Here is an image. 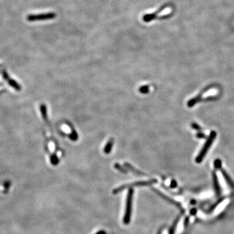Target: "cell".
I'll use <instances>...</instances> for the list:
<instances>
[{
    "mask_svg": "<svg viewBox=\"0 0 234 234\" xmlns=\"http://www.w3.org/2000/svg\"><path fill=\"white\" fill-rule=\"evenodd\" d=\"M55 17L54 13H46V14L39 15H29L27 17V20L29 22H35L37 20H44L51 19Z\"/></svg>",
    "mask_w": 234,
    "mask_h": 234,
    "instance_id": "6da1fadb",
    "label": "cell"
},
{
    "mask_svg": "<svg viewBox=\"0 0 234 234\" xmlns=\"http://www.w3.org/2000/svg\"><path fill=\"white\" fill-rule=\"evenodd\" d=\"M132 194L133 191L130 190L129 191L128 197L127 199L126 204V215L124 217V223L128 224L129 221V217L131 216V210H132Z\"/></svg>",
    "mask_w": 234,
    "mask_h": 234,
    "instance_id": "7a4b0ae2",
    "label": "cell"
},
{
    "mask_svg": "<svg viewBox=\"0 0 234 234\" xmlns=\"http://www.w3.org/2000/svg\"><path fill=\"white\" fill-rule=\"evenodd\" d=\"M218 177L219 178V183H220V186L221 191L223 192V194L224 195H228L230 194V189L228 187V185L226 183V181L221 176V175H218Z\"/></svg>",
    "mask_w": 234,
    "mask_h": 234,
    "instance_id": "3957f363",
    "label": "cell"
},
{
    "mask_svg": "<svg viewBox=\"0 0 234 234\" xmlns=\"http://www.w3.org/2000/svg\"><path fill=\"white\" fill-rule=\"evenodd\" d=\"M113 144H114V139L113 138L110 139L108 141V142H107V144H106L105 148H104V149H103L104 153L106 154H110V152H111V150H112Z\"/></svg>",
    "mask_w": 234,
    "mask_h": 234,
    "instance_id": "277c9868",
    "label": "cell"
},
{
    "mask_svg": "<svg viewBox=\"0 0 234 234\" xmlns=\"http://www.w3.org/2000/svg\"><path fill=\"white\" fill-rule=\"evenodd\" d=\"M68 124H69V126L70 127V128H71V129H72V133H71L70 134L68 135V137H69L71 140H72L73 141H77V139H78V135H77V132H76V130L74 129V128L72 127V126L71 124H70L69 123H68Z\"/></svg>",
    "mask_w": 234,
    "mask_h": 234,
    "instance_id": "5b68a950",
    "label": "cell"
},
{
    "mask_svg": "<svg viewBox=\"0 0 234 234\" xmlns=\"http://www.w3.org/2000/svg\"><path fill=\"white\" fill-rule=\"evenodd\" d=\"M139 91L142 94H147L150 91L149 85H143L139 89Z\"/></svg>",
    "mask_w": 234,
    "mask_h": 234,
    "instance_id": "8992f818",
    "label": "cell"
},
{
    "mask_svg": "<svg viewBox=\"0 0 234 234\" xmlns=\"http://www.w3.org/2000/svg\"><path fill=\"white\" fill-rule=\"evenodd\" d=\"M124 165H125L126 167H128L129 169H130V170H132V171H133V172L135 173V174H143V173L141 172L140 171H136V169H135V168L132 167V165H131L130 164L128 163V162H125V163H124Z\"/></svg>",
    "mask_w": 234,
    "mask_h": 234,
    "instance_id": "52a82bcc",
    "label": "cell"
},
{
    "mask_svg": "<svg viewBox=\"0 0 234 234\" xmlns=\"http://www.w3.org/2000/svg\"><path fill=\"white\" fill-rule=\"evenodd\" d=\"M115 167L117 169V170L120 171L122 172H124V173H126V172H127L125 170V169L124 168H122V167L119 164H118V163H116V164L115 165Z\"/></svg>",
    "mask_w": 234,
    "mask_h": 234,
    "instance_id": "ba28073f",
    "label": "cell"
}]
</instances>
